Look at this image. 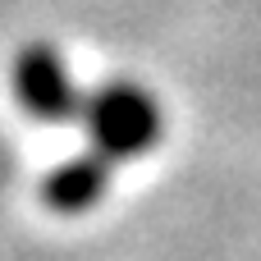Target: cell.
I'll list each match as a JSON object with an SVG mask.
<instances>
[{
	"mask_svg": "<svg viewBox=\"0 0 261 261\" xmlns=\"http://www.w3.org/2000/svg\"><path fill=\"white\" fill-rule=\"evenodd\" d=\"M14 92L28 106V115L46 119V124H78L83 106H87V92L73 83L69 64L55 46H28L14 60Z\"/></svg>",
	"mask_w": 261,
	"mask_h": 261,
	"instance_id": "2",
	"label": "cell"
},
{
	"mask_svg": "<svg viewBox=\"0 0 261 261\" xmlns=\"http://www.w3.org/2000/svg\"><path fill=\"white\" fill-rule=\"evenodd\" d=\"M78 124L87 133V147L101 151L110 165H119V161H138L156 147L161 106L138 83H106V87L87 92V106H83Z\"/></svg>",
	"mask_w": 261,
	"mask_h": 261,
	"instance_id": "1",
	"label": "cell"
},
{
	"mask_svg": "<svg viewBox=\"0 0 261 261\" xmlns=\"http://www.w3.org/2000/svg\"><path fill=\"white\" fill-rule=\"evenodd\" d=\"M110 161L101 156V151H83V156H73V161H64L60 170H50L46 174V202L55 206V211H64V216H78V211H92L101 197H106V188H110Z\"/></svg>",
	"mask_w": 261,
	"mask_h": 261,
	"instance_id": "3",
	"label": "cell"
}]
</instances>
